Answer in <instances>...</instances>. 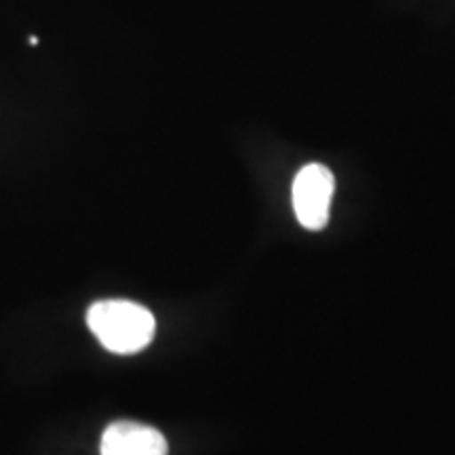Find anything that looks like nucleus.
<instances>
[{"label":"nucleus","instance_id":"f257e3e1","mask_svg":"<svg viewBox=\"0 0 455 455\" xmlns=\"http://www.w3.org/2000/svg\"><path fill=\"white\" fill-rule=\"evenodd\" d=\"M87 325L100 344L114 355L141 352L156 333L155 315L129 299L95 301L87 312Z\"/></svg>","mask_w":455,"mask_h":455},{"label":"nucleus","instance_id":"f03ea898","mask_svg":"<svg viewBox=\"0 0 455 455\" xmlns=\"http://www.w3.org/2000/svg\"><path fill=\"white\" fill-rule=\"evenodd\" d=\"M335 180L325 164L310 163L293 180L291 201L295 218L306 230H323L329 221Z\"/></svg>","mask_w":455,"mask_h":455},{"label":"nucleus","instance_id":"7ed1b4c3","mask_svg":"<svg viewBox=\"0 0 455 455\" xmlns=\"http://www.w3.org/2000/svg\"><path fill=\"white\" fill-rule=\"evenodd\" d=\"M101 455H167L169 445L161 430L140 422H114L101 435Z\"/></svg>","mask_w":455,"mask_h":455}]
</instances>
